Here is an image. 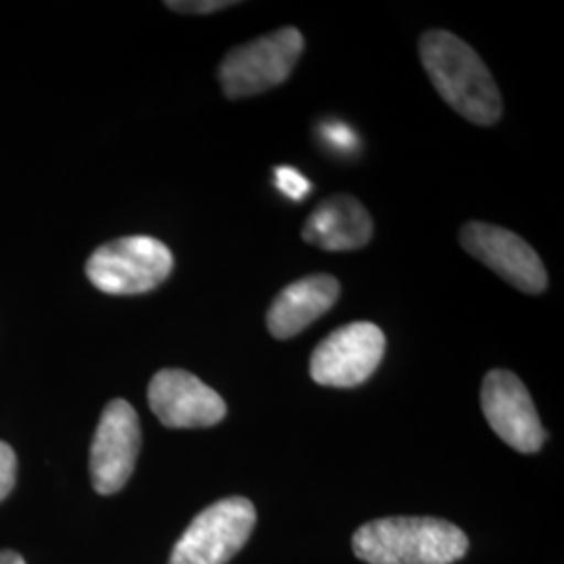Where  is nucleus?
Here are the masks:
<instances>
[{
	"label": "nucleus",
	"mask_w": 564,
	"mask_h": 564,
	"mask_svg": "<svg viewBox=\"0 0 564 564\" xmlns=\"http://www.w3.org/2000/svg\"><path fill=\"white\" fill-rule=\"evenodd\" d=\"M321 137L337 153H354L358 147V134L347 123H324Z\"/></svg>",
	"instance_id": "obj_14"
},
{
	"label": "nucleus",
	"mask_w": 564,
	"mask_h": 564,
	"mask_svg": "<svg viewBox=\"0 0 564 564\" xmlns=\"http://www.w3.org/2000/svg\"><path fill=\"white\" fill-rule=\"evenodd\" d=\"M258 523L256 506L232 496L202 510L174 545L170 564L230 563Z\"/></svg>",
	"instance_id": "obj_5"
},
{
	"label": "nucleus",
	"mask_w": 564,
	"mask_h": 564,
	"mask_svg": "<svg viewBox=\"0 0 564 564\" xmlns=\"http://www.w3.org/2000/svg\"><path fill=\"white\" fill-rule=\"evenodd\" d=\"M485 419L496 435L521 454H535L545 431L523 381L510 370H491L481 387Z\"/></svg>",
	"instance_id": "obj_9"
},
{
	"label": "nucleus",
	"mask_w": 564,
	"mask_h": 564,
	"mask_svg": "<svg viewBox=\"0 0 564 564\" xmlns=\"http://www.w3.org/2000/svg\"><path fill=\"white\" fill-rule=\"evenodd\" d=\"M0 564H25L23 556L13 552V550H2L0 552Z\"/></svg>",
	"instance_id": "obj_17"
},
{
	"label": "nucleus",
	"mask_w": 564,
	"mask_h": 564,
	"mask_svg": "<svg viewBox=\"0 0 564 564\" xmlns=\"http://www.w3.org/2000/svg\"><path fill=\"white\" fill-rule=\"evenodd\" d=\"M274 184L291 202H303L312 191V182L307 181L302 172L289 165L274 167Z\"/></svg>",
	"instance_id": "obj_13"
},
{
	"label": "nucleus",
	"mask_w": 564,
	"mask_h": 564,
	"mask_svg": "<svg viewBox=\"0 0 564 564\" xmlns=\"http://www.w3.org/2000/svg\"><path fill=\"white\" fill-rule=\"evenodd\" d=\"M141 452V423L126 400H113L102 410L90 445V479L97 494H118L134 473Z\"/></svg>",
	"instance_id": "obj_7"
},
{
	"label": "nucleus",
	"mask_w": 564,
	"mask_h": 564,
	"mask_svg": "<svg viewBox=\"0 0 564 564\" xmlns=\"http://www.w3.org/2000/svg\"><path fill=\"white\" fill-rule=\"evenodd\" d=\"M174 270L167 245L153 237H123L101 245L86 262V276L107 295H142Z\"/></svg>",
	"instance_id": "obj_4"
},
{
	"label": "nucleus",
	"mask_w": 564,
	"mask_h": 564,
	"mask_svg": "<svg viewBox=\"0 0 564 564\" xmlns=\"http://www.w3.org/2000/svg\"><path fill=\"white\" fill-rule=\"evenodd\" d=\"M339 295L341 284L330 274H310L291 282L268 310V333L279 341L297 337L310 324L323 318Z\"/></svg>",
	"instance_id": "obj_11"
},
{
	"label": "nucleus",
	"mask_w": 564,
	"mask_h": 564,
	"mask_svg": "<svg viewBox=\"0 0 564 564\" xmlns=\"http://www.w3.org/2000/svg\"><path fill=\"white\" fill-rule=\"evenodd\" d=\"M468 552L463 529L431 517H389L354 533V554L368 564H454Z\"/></svg>",
	"instance_id": "obj_2"
},
{
	"label": "nucleus",
	"mask_w": 564,
	"mask_h": 564,
	"mask_svg": "<svg viewBox=\"0 0 564 564\" xmlns=\"http://www.w3.org/2000/svg\"><path fill=\"white\" fill-rule=\"evenodd\" d=\"M18 481V458L11 445L0 442V502L13 491Z\"/></svg>",
	"instance_id": "obj_16"
},
{
	"label": "nucleus",
	"mask_w": 564,
	"mask_h": 564,
	"mask_svg": "<svg viewBox=\"0 0 564 564\" xmlns=\"http://www.w3.org/2000/svg\"><path fill=\"white\" fill-rule=\"evenodd\" d=\"M149 405L167 429H207L226 419L223 395L178 368L160 370L151 379Z\"/></svg>",
	"instance_id": "obj_10"
},
{
	"label": "nucleus",
	"mask_w": 564,
	"mask_h": 564,
	"mask_svg": "<svg viewBox=\"0 0 564 564\" xmlns=\"http://www.w3.org/2000/svg\"><path fill=\"white\" fill-rule=\"evenodd\" d=\"M235 0H170L165 2L167 9L176 11V13H186V15H209V13H218L228 7H235Z\"/></svg>",
	"instance_id": "obj_15"
},
{
	"label": "nucleus",
	"mask_w": 564,
	"mask_h": 564,
	"mask_svg": "<svg viewBox=\"0 0 564 564\" xmlns=\"http://www.w3.org/2000/svg\"><path fill=\"white\" fill-rule=\"evenodd\" d=\"M303 48L302 32L291 25L232 48L218 69L224 95L241 101L281 86L302 59Z\"/></svg>",
	"instance_id": "obj_3"
},
{
	"label": "nucleus",
	"mask_w": 564,
	"mask_h": 564,
	"mask_svg": "<svg viewBox=\"0 0 564 564\" xmlns=\"http://www.w3.org/2000/svg\"><path fill=\"white\" fill-rule=\"evenodd\" d=\"M460 245L468 256L494 270L502 281L527 295H540L547 286V272L535 249L502 226L468 223L460 230Z\"/></svg>",
	"instance_id": "obj_8"
},
{
	"label": "nucleus",
	"mask_w": 564,
	"mask_h": 564,
	"mask_svg": "<svg viewBox=\"0 0 564 564\" xmlns=\"http://www.w3.org/2000/svg\"><path fill=\"white\" fill-rule=\"evenodd\" d=\"M383 356L384 335L377 324H345L314 349L310 375L323 387H358L375 375Z\"/></svg>",
	"instance_id": "obj_6"
},
{
	"label": "nucleus",
	"mask_w": 564,
	"mask_h": 564,
	"mask_svg": "<svg viewBox=\"0 0 564 564\" xmlns=\"http://www.w3.org/2000/svg\"><path fill=\"white\" fill-rule=\"evenodd\" d=\"M419 53L435 90L464 120L494 126L502 118V95L484 59L463 39L445 30L421 36Z\"/></svg>",
	"instance_id": "obj_1"
},
{
	"label": "nucleus",
	"mask_w": 564,
	"mask_h": 564,
	"mask_svg": "<svg viewBox=\"0 0 564 564\" xmlns=\"http://www.w3.org/2000/svg\"><path fill=\"white\" fill-rule=\"evenodd\" d=\"M375 235V224L362 203L351 195L324 199L305 220L303 241L324 251H356Z\"/></svg>",
	"instance_id": "obj_12"
}]
</instances>
